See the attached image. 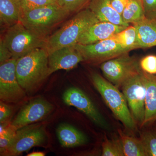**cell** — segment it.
Masks as SVG:
<instances>
[{
	"mask_svg": "<svg viewBox=\"0 0 156 156\" xmlns=\"http://www.w3.org/2000/svg\"><path fill=\"white\" fill-rule=\"evenodd\" d=\"M48 53L45 48L36 49L17 59V81L26 92L36 90L49 76Z\"/></svg>",
	"mask_w": 156,
	"mask_h": 156,
	"instance_id": "1",
	"label": "cell"
},
{
	"mask_svg": "<svg viewBox=\"0 0 156 156\" xmlns=\"http://www.w3.org/2000/svg\"><path fill=\"white\" fill-rule=\"evenodd\" d=\"M89 8L83 9L48 37L45 48L48 54L55 50L77 44L83 33L90 26L99 22Z\"/></svg>",
	"mask_w": 156,
	"mask_h": 156,
	"instance_id": "2",
	"label": "cell"
},
{
	"mask_svg": "<svg viewBox=\"0 0 156 156\" xmlns=\"http://www.w3.org/2000/svg\"><path fill=\"white\" fill-rule=\"evenodd\" d=\"M48 37L29 29L19 21L6 29L1 40L12 58L17 59L36 49L45 48Z\"/></svg>",
	"mask_w": 156,
	"mask_h": 156,
	"instance_id": "3",
	"label": "cell"
},
{
	"mask_svg": "<svg viewBox=\"0 0 156 156\" xmlns=\"http://www.w3.org/2000/svg\"><path fill=\"white\" fill-rule=\"evenodd\" d=\"M91 78L95 89L115 116L126 128L131 130L135 129L136 123L132 116L122 92L97 73L92 74Z\"/></svg>",
	"mask_w": 156,
	"mask_h": 156,
	"instance_id": "4",
	"label": "cell"
},
{
	"mask_svg": "<svg viewBox=\"0 0 156 156\" xmlns=\"http://www.w3.org/2000/svg\"><path fill=\"white\" fill-rule=\"evenodd\" d=\"M70 14L58 4H52L22 13L20 22L29 29L48 36L51 30Z\"/></svg>",
	"mask_w": 156,
	"mask_h": 156,
	"instance_id": "5",
	"label": "cell"
},
{
	"mask_svg": "<svg viewBox=\"0 0 156 156\" xmlns=\"http://www.w3.org/2000/svg\"><path fill=\"white\" fill-rule=\"evenodd\" d=\"M139 61L126 53L105 62L100 69L105 79L120 89L126 81L141 71Z\"/></svg>",
	"mask_w": 156,
	"mask_h": 156,
	"instance_id": "6",
	"label": "cell"
},
{
	"mask_svg": "<svg viewBox=\"0 0 156 156\" xmlns=\"http://www.w3.org/2000/svg\"><path fill=\"white\" fill-rule=\"evenodd\" d=\"M74 46L80 53L83 61L92 64H101L130 51L112 38L90 44H77Z\"/></svg>",
	"mask_w": 156,
	"mask_h": 156,
	"instance_id": "7",
	"label": "cell"
},
{
	"mask_svg": "<svg viewBox=\"0 0 156 156\" xmlns=\"http://www.w3.org/2000/svg\"><path fill=\"white\" fill-rule=\"evenodd\" d=\"M48 136L44 126L31 124L16 131L11 145L4 156H17L35 147L47 144Z\"/></svg>",
	"mask_w": 156,
	"mask_h": 156,
	"instance_id": "8",
	"label": "cell"
},
{
	"mask_svg": "<svg viewBox=\"0 0 156 156\" xmlns=\"http://www.w3.org/2000/svg\"><path fill=\"white\" fill-rule=\"evenodd\" d=\"M121 89L132 116L142 126L145 114L146 87L142 70L126 81Z\"/></svg>",
	"mask_w": 156,
	"mask_h": 156,
	"instance_id": "9",
	"label": "cell"
},
{
	"mask_svg": "<svg viewBox=\"0 0 156 156\" xmlns=\"http://www.w3.org/2000/svg\"><path fill=\"white\" fill-rule=\"evenodd\" d=\"M17 60L12 58L0 64V99L5 102L17 103L26 95L16 76Z\"/></svg>",
	"mask_w": 156,
	"mask_h": 156,
	"instance_id": "10",
	"label": "cell"
},
{
	"mask_svg": "<svg viewBox=\"0 0 156 156\" xmlns=\"http://www.w3.org/2000/svg\"><path fill=\"white\" fill-rule=\"evenodd\" d=\"M62 99L66 104L74 107L98 126L105 129L108 128L106 121L92 101L80 89L75 87L69 88L63 93Z\"/></svg>",
	"mask_w": 156,
	"mask_h": 156,
	"instance_id": "11",
	"label": "cell"
},
{
	"mask_svg": "<svg viewBox=\"0 0 156 156\" xmlns=\"http://www.w3.org/2000/svg\"><path fill=\"white\" fill-rule=\"evenodd\" d=\"M53 110V105L47 101L41 98L34 99L21 109L11 123V126L17 131L43 119Z\"/></svg>",
	"mask_w": 156,
	"mask_h": 156,
	"instance_id": "12",
	"label": "cell"
},
{
	"mask_svg": "<svg viewBox=\"0 0 156 156\" xmlns=\"http://www.w3.org/2000/svg\"><path fill=\"white\" fill-rule=\"evenodd\" d=\"M83 61L74 45L55 50L48 55L49 75L58 70L73 69Z\"/></svg>",
	"mask_w": 156,
	"mask_h": 156,
	"instance_id": "13",
	"label": "cell"
},
{
	"mask_svg": "<svg viewBox=\"0 0 156 156\" xmlns=\"http://www.w3.org/2000/svg\"><path fill=\"white\" fill-rule=\"evenodd\" d=\"M126 27L108 22H99L90 26L78 40V44H90L111 38Z\"/></svg>",
	"mask_w": 156,
	"mask_h": 156,
	"instance_id": "14",
	"label": "cell"
},
{
	"mask_svg": "<svg viewBox=\"0 0 156 156\" xmlns=\"http://www.w3.org/2000/svg\"><path fill=\"white\" fill-rule=\"evenodd\" d=\"M87 8L100 21L111 23L125 27L129 25L123 21L122 16L113 8L111 0H92Z\"/></svg>",
	"mask_w": 156,
	"mask_h": 156,
	"instance_id": "15",
	"label": "cell"
},
{
	"mask_svg": "<svg viewBox=\"0 0 156 156\" xmlns=\"http://www.w3.org/2000/svg\"><path fill=\"white\" fill-rule=\"evenodd\" d=\"M146 87L145 114L142 126L156 121V75L142 71Z\"/></svg>",
	"mask_w": 156,
	"mask_h": 156,
	"instance_id": "16",
	"label": "cell"
},
{
	"mask_svg": "<svg viewBox=\"0 0 156 156\" xmlns=\"http://www.w3.org/2000/svg\"><path fill=\"white\" fill-rule=\"evenodd\" d=\"M136 28L139 48L156 46V19L146 17L133 24Z\"/></svg>",
	"mask_w": 156,
	"mask_h": 156,
	"instance_id": "17",
	"label": "cell"
},
{
	"mask_svg": "<svg viewBox=\"0 0 156 156\" xmlns=\"http://www.w3.org/2000/svg\"><path fill=\"white\" fill-rule=\"evenodd\" d=\"M56 134L62 146L71 148L83 145L88 141L87 136L69 124H61L56 129Z\"/></svg>",
	"mask_w": 156,
	"mask_h": 156,
	"instance_id": "18",
	"label": "cell"
},
{
	"mask_svg": "<svg viewBox=\"0 0 156 156\" xmlns=\"http://www.w3.org/2000/svg\"><path fill=\"white\" fill-rule=\"evenodd\" d=\"M21 14L18 0H0L1 26L5 30L20 21Z\"/></svg>",
	"mask_w": 156,
	"mask_h": 156,
	"instance_id": "19",
	"label": "cell"
},
{
	"mask_svg": "<svg viewBox=\"0 0 156 156\" xmlns=\"http://www.w3.org/2000/svg\"><path fill=\"white\" fill-rule=\"evenodd\" d=\"M119 133L125 156H147L140 138L127 135L121 130Z\"/></svg>",
	"mask_w": 156,
	"mask_h": 156,
	"instance_id": "20",
	"label": "cell"
},
{
	"mask_svg": "<svg viewBox=\"0 0 156 156\" xmlns=\"http://www.w3.org/2000/svg\"><path fill=\"white\" fill-rule=\"evenodd\" d=\"M123 21L134 24L145 18L142 0H128L122 15Z\"/></svg>",
	"mask_w": 156,
	"mask_h": 156,
	"instance_id": "21",
	"label": "cell"
},
{
	"mask_svg": "<svg viewBox=\"0 0 156 156\" xmlns=\"http://www.w3.org/2000/svg\"><path fill=\"white\" fill-rule=\"evenodd\" d=\"M112 38L130 51L139 48L136 28L133 24L127 27Z\"/></svg>",
	"mask_w": 156,
	"mask_h": 156,
	"instance_id": "22",
	"label": "cell"
},
{
	"mask_svg": "<svg viewBox=\"0 0 156 156\" xmlns=\"http://www.w3.org/2000/svg\"><path fill=\"white\" fill-rule=\"evenodd\" d=\"M9 122L1 123L0 125V151L4 156L13 141L16 131L12 128Z\"/></svg>",
	"mask_w": 156,
	"mask_h": 156,
	"instance_id": "23",
	"label": "cell"
},
{
	"mask_svg": "<svg viewBox=\"0 0 156 156\" xmlns=\"http://www.w3.org/2000/svg\"><path fill=\"white\" fill-rule=\"evenodd\" d=\"M103 156H125L119 137L106 139L102 144Z\"/></svg>",
	"mask_w": 156,
	"mask_h": 156,
	"instance_id": "24",
	"label": "cell"
},
{
	"mask_svg": "<svg viewBox=\"0 0 156 156\" xmlns=\"http://www.w3.org/2000/svg\"><path fill=\"white\" fill-rule=\"evenodd\" d=\"M140 139L147 156H156V132L146 131L141 134Z\"/></svg>",
	"mask_w": 156,
	"mask_h": 156,
	"instance_id": "25",
	"label": "cell"
},
{
	"mask_svg": "<svg viewBox=\"0 0 156 156\" xmlns=\"http://www.w3.org/2000/svg\"><path fill=\"white\" fill-rule=\"evenodd\" d=\"M92 0H58V4L70 13H77L86 9Z\"/></svg>",
	"mask_w": 156,
	"mask_h": 156,
	"instance_id": "26",
	"label": "cell"
},
{
	"mask_svg": "<svg viewBox=\"0 0 156 156\" xmlns=\"http://www.w3.org/2000/svg\"><path fill=\"white\" fill-rule=\"evenodd\" d=\"M18 1L22 14L43 6L58 4V0H18Z\"/></svg>",
	"mask_w": 156,
	"mask_h": 156,
	"instance_id": "27",
	"label": "cell"
},
{
	"mask_svg": "<svg viewBox=\"0 0 156 156\" xmlns=\"http://www.w3.org/2000/svg\"><path fill=\"white\" fill-rule=\"evenodd\" d=\"M140 67L143 71L151 75H156V55H147L139 61Z\"/></svg>",
	"mask_w": 156,
	"mask_h": 156,
	"instance_id": "28",
	"label": "cell"
},
{
	"mask_svg": "<svg viewBox=\"0 0 156 156\" xmlns=\"http://www.w3.org/2000/svg\"><path fill=\"white\" fill-rule=\"evenodd\" d=\"M145 17L156 19V0H142Z\"/></svg>",
	"mask_w": 156,
	"mask_h": 156,
	"instance_id": "29",
	"label": "cell"
},
{
	"mask_svg": "<svg viewBox=\"0 0 156 156\" xmlns=\"http://www.w3.org/2000/svg\"><path fill=\"white\" fill-rule=\"evenodd\" d=\"M12 113L11 107L1 101L0 102V122H9Z\"/></svg>",
	"mask_w": 156,
	"mask_h": 156,
	"instance_id": "30",
	"label": "cell"
},
{
	"mask_svg": "<svg viewBox=\"0 0 156 156\" xmlns=\"http://www.w3.org/2000/svg\"><path fill=\"white\" fill-rule=\"evenodd\" d=\"M12 58V55L8 48L1 40L0 41V64Z\"/></svg>",
	"mask_w": 156,
	"mask_h": 156,
	"instance_id": "31",
	"label": "cell"
},
{
	"mask_svg": "<svg viewBox=\"0 0 156 156\" xmlns=\"http://www.w3.org/2000/svg\"><path fill=\"white\" fill-rule=\"evenodd\" d=\"M128 0H111L112 5L116 11L122 15Z\"/></svg>",
	"mask_w": 156,
	"mask_h": 156,
	"instance_id": "32",
	"label": "cell"
},
{
	"mask_svg": "<svg viewBox=\"0 0 156 156\" xmlns=\"http://www.w3.org/2000/svg\"><path fill=\"white\" fill-rule=\"evenodd\" d=\"M27 156H45V154L41 152H35L31 153L28 154Z\"/></svg>",
	"mask_w": 156,
	"mask_h": 156,
	"instance_id": "33",
	"label": "cell"
}]
</instances>
